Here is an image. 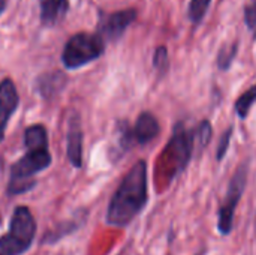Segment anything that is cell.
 Listing matches in <instances>:
<instances>
[{"mask_svg":"<svg viewBox=\"0 0 256 255\" xmlns=\"http://www.w3.org/2000/svg\"><path fill=\"white\" fill-rule=\"evenodd\" d=\"M147 203V164L146 161H138L126 173L111 197L106 210V224L117 228L128 227L144 210Z\"/></svg>","mask_w":256,"mask_h":255,"instance_id":"obj_1","label":"cell"},{"mask_svg":"<svg viewBox=\"0 0 256 255\" xmlns=\"http://www.w3.org/2000/svg\"><path fill=\"white\" fill-rule=\"evenodd\" d=\"M50 165H51V153L48 152V149H28L27 153L10 167L8 194L20 195L30 191L36 185L33 176L48 168Z\"/></svg>","mask_w":256,"mask_h":255,"instance_id":"obj_2","label":"cell"},{"mask_svg":"<svg viewBox=\"0 0 256 255\" xmlns=\"http://www.w3.org/2000/svg\"><path fill=\"white\" fill-rule=\"evenodd\" d=\"M36 236V222L28 207H15L9 231L0 237V255H21L32 246Z\"/></svg>","mask_w":256,"mask_h":255,"instance_id":"obj_3","label":"cell"},{"mask_svg":"<svg viewBox=\"0 0 256 255\" xmlns=\"http://www.w3.org/2000/svg\"><path fill=\"white\" fill-rule=\"evenodd\" d=\"M105 51V39L98 33H76L63 48L62 62L68 69H78L99 59Z\"/></svg>","mask_w":256,"mask_h":255,"instance_id":"obj_4","label":"cell"},{"mask_svg":"<svg viewBox=\"0 0 256 255\" xmlns=\"http://www.w3.org/2000/svg\"><path fill=\"white\" fill-rule=\"evenodd\" d=\"M248 183V164H242L230 180L228 191L219 204L218 210V231L222 236H228L234 230V219L238 203L244 194Z\"/></svg>","mask_w":256,"mask_h":255,"instance_id":"obj_5","label":"cell"},{"mask_svg":"<svg viewBox=\"0 0 256 255\" xmlns=\"http://www.w3.org/2000/svg\"><path fill=\"white\" fill-rule=\"evenodd\" d=\"M196 141L195 129H188L183 123H177L174 128V135L165 149L164 156H171L176 165V174L183 171L192 156L194 144Z\"/></svg>","mask_w":256,"mask_h":255,"instance_id":"obj_6","label":"cell"},{"mask_svg":"<svg viewBox=\"0 0 256 255\" xmlns=\"http://www.w3.org/2000/svg\"><path fill=\"white\" fill-rule=\"evenodd\" d=\"M136 11L135 9H123L110 14L99 24V35L108 41H117L126 32V29L135 21Z\"/></svg>","mask_w":256,"mask_h":255,"instance_id":"obj_7","label":"cell"},{"mask_svg":"<svg viewBox=\"0 0 256 255\" xmlns=\"http://www.w3.org/2000/svg\"><path fill=\"white\" fill-rule=\"evenodd\" d=\"M18 102L20 98L14 81L10 78H4L3 81H0V143L4 138L8 120L15 113Z\"/></svg>","mask_w":256,"mask_h":255,"instance_id":"obj_8","label":"cell"},{"mask_svg":"<svg viewBox=\"0 0 256 255\" xmlns=\"http://www.w3.org/2000/svg\"><path fill=\"white\" fill-rule=\"evenodd\" d=\"M159 131H160V126H159L158 119L152 113L144 111L138 116L136 123L132 129V134H134L135 143L142 146V144L153 141L158 137Z\"/></svg>","mask_w":256,"mask_h":255,"instance_id":"obj_9","label":"cell"},{"mask_svg":"<svg viewBox=\"0 0 256 255\" xmlns=\"http://www.w3.org/2000/svg\"><path fill=\"white\" fill-rule=\"evenodd\" d=\"M68 159L75 168L82 165V131L80 128L78 117L69 123L68 132Z\"/></svg>","mask_w":256,"mask_h":255,"instance_id":"obj_10","label":"cell"},{"mask_svg":"<svg viewBox=\"0 0 256 255\" xmlns=\"http://www.w3.org/2000/svg\"><path fill=\"white\" fill-rule=\"evenodd\" d=\"M69 11L68 0H42L40 2V23L44 26H56L63 21Z\"/></svg>","mask_w":256,"mask_h":255,"instance_id":"obj_11","label":"cell"},{"mask_svg":"<svg viewBox=\"0 0 256 255\" xmlns=\"http://www.w3.org/2000/svg\"><path fill=\"white\" fill-rule=\"evenodd\" d=\"M64 83H66V77L62 72H52V74H46L38 80V89L42 93V96L50 98V96L56 95L57 92H60L63 89Z\"/></svg>","mask_w":256,"mask_h":255,"instance_id":"obj_12","label":"cell"},{"mask_svg":"<svg viewBox=\"0 0 256 255\" xmlns=\"http://www.w3.org/2000/svg\"><path fill=\"white\" fill-rule=\"evenodd\" d=\"M24 144L28 149H48L46 129L42 125L28 126L24 132Z\"/></svg>","mask_w":256,"mask_h":255,"instance_id":"obj_13","label":"cell"},{"mask_svg":"<svg viewBox=\"0 0 256 255\" xmlns=\"http://www.w3.org/2000/svg\"><path fill=\"white\" fill-rule=\"evenodd\" d=\"M256 102V84H254L249 90H246L237 101H236V111L240 119H246L252 105Z\"/></svg>","mask_w":256,"mask_h":255,"instance_id":"obj_14","label":"cell"},{"mask_svg":"<svg viewBox=\"0 0 256 255\" xmlns=\"http://www.w3.org/2000/svg\"><path fill=\"white\" fill-rule=\"evenodd\" d=\"M237 51H238V42H230V44H225L220 50H219V54H218V66L219 69L222 71H228L237 56Z\"/></svg>","mask_w":256,"mask_h":255,"instance_id":"obj_15","label":"cell"},{"mask_svg":"<svg viewBox=\"0 0 256 255\" xmlns=\"http://www.w3.org/2000/svg\"><path fill=\"white\" fill-rule=\"evenodd\" d=\"M212 0H190L189 5V18L194 24H198L207 14Z\"/></svg>","mask_w":256,"mask_h":255,"instance_id":"obj_16","label":"cell"},{"mask_svg":"<svg viewBox=\"0 0 256 255\" xmlns=\"http://www.w3.org/2000/svg\"><path fill=\"white\" fill-rule=\"evenodd\" d=\"M232 132H234V128L231 126V128H228V129L224 132V135L220 137V140H219V147H218V155H216L218 161H222V159L225 158V155H226V152H228V149H230V143H231Z\"/></svg>","mask_w":256,"mask_h":255,"instance_id":"obj_17","label":"cell"},{"mask_svg":"<svg viewBox=\"0 0 256 255\" xmlns=\"http://www.w3.org/2000/svg\"><path fill=\"white\" fill-rule=\"evenodd\" d=\"M244 21L248 24V29L252 32V35L256 38V0H252L244 8Z\"/></svg>","mask_w":256,"mask_h":255,"instance_id":"obj_18","label":"cell"},{"mask_svg":"<svg viewBox=\"0 0 256 255\" xmlns=\"http://www.w3.org/2000/svg\"><path fill=\"white\" fill-rule=\"evenodd\" d=\"M170 62H168V51L165 47H159L156 50V54H154V68L158 69V72L164 74L168 68Z\"/></svg>","mask_w":256,"mask_h":255,"instance_id":"obj_19","label":"cell"},{"mask_svg":"<svg viewBox=\"0 0 256 255\" xmlns=\"http://www.w3.org/2000/svg\"><path fill=\"white\" fill-rule=\"evenodd\" d=\"M6 9V0H0V14Z\"/></svg>","mask_w":256,"mask_h":255,"instance_id":"obj_20","label":"cell"},{"mask_svg":"<svg viewBox=\"0 0 256 255\" xmlns=\"http://www.w3.org/2000/svg\"><path fill=\"white\" fill-rule=\"evenodd\" d=\"M206 252H207L206 249H201V251H200L198 254H195V255H206Z\"/></svg>","mask_w":256,"mask_h":255,"instance_id":"obj_21","label":"cell"},{"mask_svg":"<svg viewBox=\"0 0 256 255\" xmlns=\"http://www.w3.org/2000/svg\"><path fill=\"white\" fill-rule=\"evenodd\" d=\"M255 236H256V216H255Z\"/></svg>","mask_w":256,"mask_h":255,"instance_id":"obj_22","label":"cell"}]
</instances>
